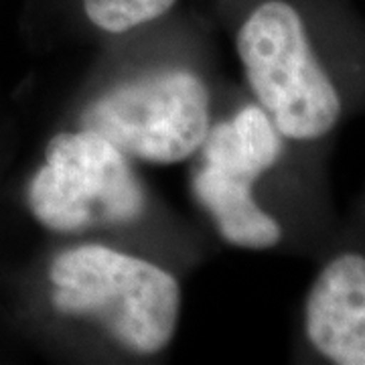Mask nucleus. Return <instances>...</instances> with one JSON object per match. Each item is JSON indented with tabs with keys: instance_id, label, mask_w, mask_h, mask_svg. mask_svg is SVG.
<instances>
[{
	"instance_id": "1",
	"label": "nucleus",
	"mask_w": 365,
	"mask_h": 365,
	"mask_svg": "<svg viewBox=\"0 0 365 365\" xmlns=\"http://www.w3.org/2000/svg\"><path fill=\"white\" fill-rule=\"evenodd\" d=\"M250 98L288 143L317 150L365 112V19L349 0H230Z\"/></svg>"
},
{
	"instance_id": "2",
	"label": "nucleus",
	"mask_w": 365,
	"mask_h": 365,
	"mask_svg": "<svg viewBox=\"0 0 365 365\" xmlns=\"http://www.w3.org/2000/svg\"><path fill=\"white\" fill-rule=\"evenodd\" d=\"M14 314L29 329L73 331L132 359L169 351L182 314L179 276L126 246L79 237L49 250L14 292Z\"/></svg>"
},
{
	"instance_id": "3",
	"label": "nucleus",
	"mask_w": 365,
	"mask_h": 365,
	"mask_svg": "<svg viewBox=\"0 0 365 365\" xmlns=\"http://www.w3.org/2000/svg\"><path fill=\"white\" fill-rule=\"evenodd\" d=\"M215 120L207 78L177 59L124 67L96 83L76 124L102 134L144 165L193 160Z\"/></svg>"
},
{
	"instance_id": "4",
	"label": "nucleus",
	"mask_w": 365,
	"mask_h": 365,
	"mask_svg": "<svg viewBox=\"0 0 365 365\" xmlns=\"http://www.w3.org/2000/svg\"><path fill=\"white\" fill-rule=\"evenodd\" d=\"M23 205L55 237L132 230L148 217L150 193L136 163L86 126L53 132L26 177Z\"/></svg>"
},
{
	"instance_id": "5",
	"label": "nucleus",
	"mask_w": 365,
	"mask_h": 365,
	"mask_svg": "<svg viewBox=\"0 0 365 365\" xmlns=\"http://www.w3.org/2000/svg\"><path fill=\"white\" fill-rule=\"evenodd\" d=\"M300 331L323 364L365 365V246L329 252L302 300Z\"/></svg>"
},
{
	"instance_id": "6",
	"label": "nucleus",
	"mask_w": 365,
	"mask_h": 365,
	"mask_svg": "<svg viewBox=\"0 0 365 365\" xmlns=\"http://www.w3.org/2000/svg\"><path fill=\"white\" fill-rule=\"evenodd\" d=\"M181 0H69L90 33L120 39L144 33L175 13Z\"/></svg>"
}]
</instances>
